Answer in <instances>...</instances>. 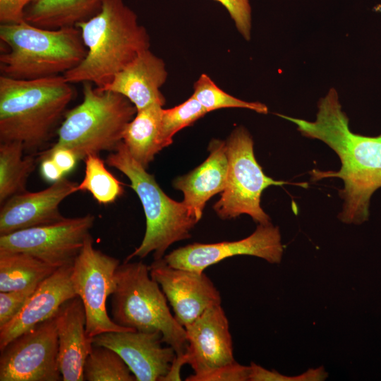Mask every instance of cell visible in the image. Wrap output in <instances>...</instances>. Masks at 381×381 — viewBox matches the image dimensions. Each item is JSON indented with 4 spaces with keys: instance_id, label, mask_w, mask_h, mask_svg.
I'll use <instances>...</instances> for the list:
<instances>
[{
    "instance_id": "cell-20",
    "label": "cell",
    "mask_w": 381,
    "mask_h": 381,
    "mask_svg": "<svg viewBox=\"0 0 381 381\" xmlns=\"http://www.w3.org/2000/svg\"><path fill=\"white\" fill-rule=\"evenodd\" d=\"M208 150L210 155L200 166L173 182L174 187L183 193V202L198 221L202 218L206 202L224 190L227 180L226 142L213 139Z\"/></svg>"
},
{
    "instance_id": "cell-32",
    "label": "cell",
    "mask_w": 381,
    "mask_h": 381,
    "mask_svg": "<svg viewBox=\"0 0 381 381\" xmlns=\"http://www.w3.org/2000/svg\"><path fill=\"white\" fill-rule=\"evenodd\" d=\"M37 0H0L1 24L17 23L24 20L25 8Z\"/></svg>"
},
{
    "instance_id": "cell-29",
    "label": "cell",
    "mask_w": 381,
    "mask_h": 381,
    "mask_svg": "<svg viewBox=\"0 0 381 381\" xmlns=\"http://www.w3.org/2000/svg\"><path fill=\"white\" fill-rule=\"evenodd\" d=\"M39 284L20 290L0 291V327L6 325L20 312Z\"/></svg>"
},
{
    "instance_id": "cell-7",
    "label": "cell",
    "mask_w": 381,
    "mask_h": 381,
    "mask_svg": "<svg viewBox=\"0 0 381 381\" xmlns=\"http://www.w3.org/2000/svg\"><path fill=\"white\" fill-rule=\"evenodd\" d=\"M83 84V99L65 113L54 145L69 148L84 160L89 155L115 151L137 109L121 94Z\"/></svg>"
},
{
    "instance_id": "cell-26",
    "label": "cell",
    "mask_w": 381,
    "mask_h": 381,
    "mask_svg": "<svg viewBox=\"0 0 381 381\" xmlns=\"http://www.w3.org/2000/svg\"><path fill=\"white\" fill-rule=\"evenodd\" d=\"M83 374L87 381H136L121 356L103 346L93 345L85 362Z\"/></svg>"
},
{
    "instance_id": "cell-4",
    "label": "cell",
    "mask_w": 381,
    "mask_h": 381,
    "mask_svg": "<svg viewBox=\"0 0 381 381\" xmlns=\"http://www.w3.org/2000/svg\"><path fill=\"white\" fill-rule=\"evenodd\" d=\"M0 39L9 47L0 55V71L15 79L64 74L77 66L87 52L75 26L50 30L25 20L1 24Z\"/></svg>"
},
{
    "instance_id": "cell-25",
    "label": "cell",
    "mask_w": 381,
    "mask_h": 381,
    "mask_svg": "<svg viewBox=\"0 0 381 381\" xmlns=\"http://www.w3.org/2000/svg\"><path fill=\"white\" fill-rule=\"evenodd\" d=\"M85 176L78 191H87L99 204H110L122 195L121 182L106 168L99 155H89L85 159Z\"/></svg>"
},
{
    "instance_id": "cell-28",
    "label": "cell",
    "mask_w": 381,
    "mask_h": 381,
    "mask_svg": "<svg viewBox=\"0 0 381 381\" xmlns=\"http://www.w3.org/2000/svg\"><path fill=\"white\" fill-rule=\"evenodd\" d=\"M207 113L193 95L174 107L163 109L161 137L164 147H168L173 143V137L178 131L191 126Z\"/></svg>"
},
{
    "instance_id": "cell-18",
    "label": "cell",
    "mask_w": 381,
    "mask_h": 381,
    "mask_svg": "<svg viewBox=\"0 0 381 381\" xmlns=\"http://www.w3.org/2000/svg\"><path fill=\"white\" fill-rule=\"evenodd\" d=\"M167 77L164 61L147 49L117 73L109 83L97 89L122 95L138 111L155 104L164 105L165 98L159 89Z\"/></svg>"
},
{
    "instance_id": "cell-10",
    "label": "cell",
    "mask_w": 381,
    "mask_h": 381,
    "mask_svg": "<svg viewBox=\"0 0 381 381\" xmlns=\"http://www.w3.org/2000/svg\"><path fill=\"white\" fill-rule=\"evenodd\" d=\"M0 381H60L55 315L0 349Z\"/></svg>"
},
{
    "instance_id": "cell-22",
    "label": "cell",
    "mask_w": 381,
    "mask_h": 381,
    "mask_svg": "<svg viewBox=\"0 0 381 381\" xmlns=\"http://www.w3.org/2000/svg\"><path fill=\"white\" fill-rule=\"evenodd\" d=\"M162 107L155 104L138 111L123 133V142L129 153L145 169L164 148L161 137Z\"/></svg>"
},
{
    "instance_id": "cell-15",
    "label": "cell",
    "mask_w": 381,
    "mask_h": 381,
    "mask_svg": "<svg viewBox=\"0 0 381 381\" xmlns=\"http://www.w3.org/2000/svg\"><path fill=\"white\" fill-rule=\"evenodd\" d=\"M187 349L177 360L199 375L235 362L229 321L221 305L212 306L185 327Z\"/></svg>"
},
{
    "instance_id": "cell-23",
    "label": "cell",
    "mask_w": 381,
    "mask_h": 381,
    "mask_svg": "<svg viewBox=\"0 0 381 381\" xmlns=\"http://www.w3.org/2000/svg\"><path fill=\"white\" fill-rule=\"evenodd\" d=\"M56 269L26 253L0 251V291L39 284Z\"/></svg>"
},
{
    "instance_id": "cell-27",
    "label": "cell",
    "mask_w": 381,
    "mask_h": 381,
    "mask_svg": "<svg viewBox=\"0 0 381 381\" xmlns=\"http://www.w3.org/2000/svg\"><path fill=\"white\" fill-rule=\"evenodd\" d=\"M192 95L207 113L222 108H243L260 114L268 113L265 104L258 102H246L228 94L205 73H202L194 83Z\"/></svg>"
},
{
    "instance_id": "cell-16",
    "label": "cell",
    "mask_w": 381,
    "mask_h": 381,
    "mask_svg": "<svg viewBox=\"0 0 381 381\" xmlns=\"http://www.w3.org/2000/svg\"><path fill=\"white\" fill-rule=\"evenodd\" d=\"M78 183L63 177L49 187L37 192L12 195L1 205L0 235L56 223L65 217L59 205L78 191Z\"/></svg>"
},
{
    "instance_id": "cell-5",
    "label": "cell",
    "mask_w": 381,
    "mask_h": 381,
    "mask_svg": "<svg viewBox=\"0 0 381 381\" xmlns=\"http://www.w3.org/2000/svg\"><path fill=\"white\" fill-rule=\"evenodd\" d=\"M106 163L128 178L145 215L143 241L126 262L135 257L144 258L150 253L154 260L163 258L171 245L190 238L197 219L183 201L176 202L164 193L154 176L131 155L123 142L107 156Z\"/></svg>"
},
{
    "instance_id": "cell-9",
    "label": "cell",
    "mask_w": 381,
    "mask_h": 381,
    "mask_svg": "<svg viewBox=\"0 0 381 381\" xmlns=\"http://www.w3.org/2000/svg\"><path fill=\"white\" fill-rule=\"evenodd\" d=\"M119 265V260L95 248L90 234L73 263L71 280L83 303L86 332L91 338L105 332L135 330L115 323L107 310V300L115 289Z\"/></svg>"
},
{
    "instance_id": "cell-17",
    "label": "cell",
    "mask_w": 381,
    "mask_h": 381,
    "mask_svg": "<svg viewBox=\"0 0 381 381\" xmlns=\"http://www.w3.org/2000/svg\"><path fill=\"white\" fill-rule=\"evenodd\" d=\"M72 266L59 267L42 280L20 312L0 327V349L27 330L54 317L66 301L77 296L71 280Z\"/></svg>"
},
{
    "instance_id": "cell-13",
    "label": "cell",
    "mask_w": 381,
    "mask_h": 381,
    "mask_svg": "<svg viewBox=\"0 0 381 381\" xmlns=\"http://www.w3.org/2000/svg\"><path fill=\"white\" fill-rule=\"evenodd\" d=\"M94 346L116 352L136 381H165L177 359L175 350L164 344L160 332H109L92 337Z\"/></svg>"
},
{
    "instance_id": "cell-19",
    "label": "cell",
    "mask_w": 381,
    "mask_h": 381,
    "mask_svg": "<svg viewBox=\"0 0 381 381\" xmlns=\"http://www.w3.org/2000/svg\"><path fill=\"white\" fill-rule=\"evenodd\" d=\"M59 365L64 381H83L84 365L93 344L86 332V315L79 296L66 301L55 315Z\"/></svg>"
},
{
    "instance_id": "cell-3",
    "label": "cell",
    "mask_w": 381,
    "mask_h": 381,
    "mask_svg": "<svg viewBox=\"0 0 381 381\" xmlns=\"http://www.w3.org/2000/svg\"><path fill=\"white\" fill-rule=\"evenodd\" d=\"M74 90L64 75L23 80L0 76V141L40 149L65 114Z\"/></svg>"
},
{
    "instance_id": "cell-14",
    "label": "cell",
    "mask_w": 381,
    "mask_h": 381,
    "mask_svg": "<svg viewBox=\"0 0 381 381\" xmlns=\"http://www.w3.org/2000/svg\"><path fill=\"white\" fill-rule=\"evenodd\" d=\"M149 269L151 277L159 284L175 318L183 327L208 308L221 305L219 291L204 272L171 267L164 258L154 260Z\"/></svg>"
},
{
    "instance_id": "cell-2",
    "label": "cell",
    "mask_w": 381,
    "mask_h": 381,
    "mask_svg": "<svg viewBox=\"0 0 381 381\" xmlns=\"http://www.w3.org/2000/svg\"><path fill=\"white\" fill-rule=\"evenodd\" d=\"M86 55L63 74L70 83L90 82L102 88L140 52L150 49V36L123 0H103L100 11L76 25Z\"/></svg>"
},
{
    "instance_id": "cell-34",
    "label": "cell",
    "mask_w": 381,
    "mask_h": 381,
    "mask_svg": "<svg viewBox=\"0 0 381 381\" xmlns=\"http://www.w3.org/2000/svg\"><path fill=\"white\" fill-rule=\"evenodd\" d=\"M40 173L46 181L54 183L61 179L65 175L49 156L40 157Z\"/></svg>"
},
{
    "instance_id": "cell-33",
    "label": "cell",
    "mask_w": 381,
    "mask_h": 381,
    "mask_svg": "<svg viewBox=\"0 0 381 381\" xmlns=\"http://www.w3.org/2000/svg\"><path fill=\"white\" fill-rule=\"evenodd\" d=\"M43 156L51 157L64 174L71 172L79 160L73 150L61 146H52L41 153L40 157Z\"/></svg>"
},
{
    "instance_id": "cell-21",
    "label": "cell",
    "mask_w": 381,
    "mask_h": 381,
    "mask_svg": "<svg viewBox=\"0 0 381 381\" xmlns=\"http://www.w3.org/2000/svg\"><path fill=\"white\" fill-rule=\"evenodd\" d=\"M102 2L103 0H37L25 8L24 20L50 30L76 26L96 15Z\"/></svg>"
},
{
    "instance_id": "cell-1",
    "label": "cell",
    "mask_w": 381,
    "mask_h": 381,
    "mask_svg": "<svg viewBox=\"0 0 381 381\" xmlns=\"http://www.w3.org/2000/svg\"><path fill=\"white\" fill-rule=\"evenodd\" d=\"M318 107L314 121L277 115L294 123L303 136L322 141L337 153L340 169H313L311 180L342 179L344 188L339 194L344 204L338 218L346 224H361L368 219L371 196L381 188V134L371 137L353 133L334 88L319 100Z\"/></svg>"
},
{
    "instance_id": "cell-30",
    "label": "cell",
    "mask_w": 381,
    "mask_h": 381,
    "mask_svg": "<svg viewBox=\"0 0 381 381\" xmlns=\"http://www.w3.org/2000/svg\"><path fill=\"white\" fill-rule=\"evenodd\" d=\"M250 366H245L236 361L213 369L207 373L189 375L187 381H248Z\"/></svg>"
},
{
    "instance_id": "cell-11",
    "label": "cell",
    "mask_w": 381,
    "mask_h": 381,
    "mask_svg": "<svg viewBox=\"0 0 381 381\" xmlns=\"http://www.w3.org/2000/svg\"><path fill=\"white\" fill-rule=\"evenodd\" d=\"M94 222L88 214L0 235V251L26 253L56 268L71 265Z\"/></svg>"
},
{
    "instance_id": "cell-31",
    "label": "cell",
    "mask_w": 381,
    "mask_h": 381,
    "mask_svg": "<svg viewBox=\"0 0 381 381\" xmlns=\"http://www.w3.org/2000/svg\"><path fill=\"white\" fill-rule=\"evenodd\" d=\"M228 11L239 33L246 40L250 39L252 25L251 6L249 0H214Z\"/></svg>"
},
{
    "instance_id": "cell-12",
    "label": "cell",
    "mask_w": 381,
    "mask_h": 381,
    "mask_svg": "<svg viewBox=\"0 0 381 381\" xmlns=\"http://www.w3.org/2000/svg\"><path fill=\"white\" fill-rule=\"evenodd\" d=\"M283 246L278 226L271 222L258 224L249 236L236 241L194 243L164 255L166 262L176 268L202 272L208 267L236 255H252L270 263H279Z\"/></svg>"
},
{
    "instance_id": "cell-6",
    "label": "cell",
    "mask_w": 381,
    "mask_h": 381,
    "mask_svg": "<svg viewBox=\"0 0 381 381\" xmlns=\"http://www.w3.org/2000/svg\"><path fill=\"white\" fill-rule=\"evenodd\" d=\"M111 295V319L117 325L142 332H160L164 344L183 356L187 349L185 327L170 311L159 284L142 261L120 264Z\"/></svg>"
},
{
    "instance_id": "cell-8",
    "label": "cell",
    "mask_w": 381,
    "mask_h": 381,
    "mask_svg": "<svg viewBox=\"0 0 381 381\" xmlns=\"http://www.w3.org/2000/svg\"><path fill=\"white\" fill-rule=\"evenodd\" d=\"M228 173L226 186L214 210L222 219L248 214L255 222L265 224L270 217L260 206L263 190L271 186L296 185L307 188V183L276 181L266 176L258 163L252 136L243 126L236 128L226 141Z\"/></svg>"
},
{
    "instance_id": "cell-24",
    "label": "cell",
    "mask_w": 381,
    "mask_h": 381,
    "mask_svg": "<svg viewBox=\"0 0 381 381\" xmlns=\"http://www.w3.org/2000/svg\"><path fill=\"white\" fill-rule=\"evenodd\" d=\"M24 146L19 142L0 144V202L25 192L28 179L35 167L33 156L23 157Z\"/></svg>"
}]
</instances>
